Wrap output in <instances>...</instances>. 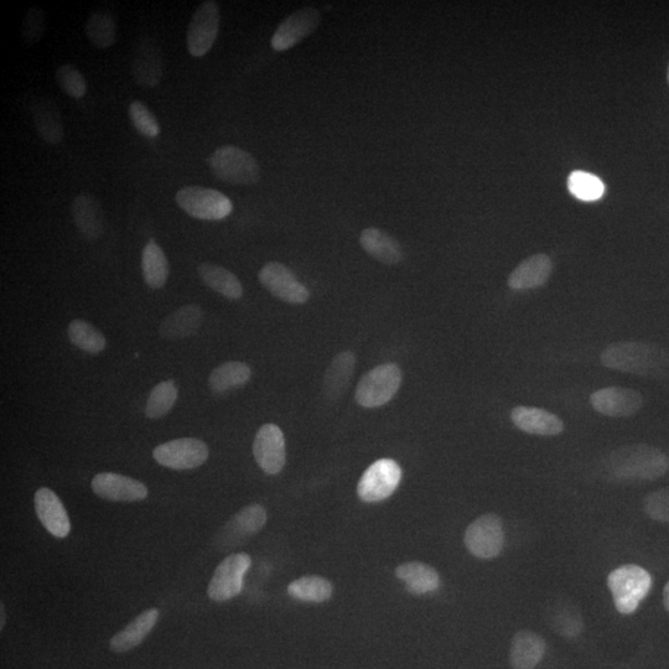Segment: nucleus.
Masks as SVG:
<instances>
[{"label": "nucleus", "instance_id": "16", "mask_svg": "<svg viewBox=\"0 0 669 669\" xmlns=\"http://www.w3.org/2000/svg\"><path fill=\"white\" fill-rule=\"evenodd\" d=\"M164 61L162 50L157 41L148 36L138 41L134 49L132 75L139 86L145 88L157 87L162 82Z\"/></svg>", "mask_w": 669, "mask_h": 669}, {"label": "nucleus", "instance_id": "27", "mask_svg": "<svg viewBox=\"0 0 669 669\" xmlns=\"http://www.w3.org/2000/svg\"><path fill=\"white\" fill-rule=\"evenodd\" d=\"M355 367L354 352L342 351L334 357L324 377V393L330 401H337L345 393L354 376Z\"/></svg>", "mask_w": 669, "mask_h": 669}, {"label": "nucleus", "instance_id": "29", "mask_svg": "<svg viewBox=\"0 0 669 669\" xmlns=\"http://www.w3.org/2000/svg\"><path fill=\"white\" fill-rule=\"evenodd\" d=\"M201 282L228 300L242 298L243 287L236 274L214 263H202L197 267Z\"/></svg>", "mask_w": 669, "mask_h": 669}, {"label": "nucleus", "instance_id": "44", "mask_svg": "<svg viewBox=\"0 0 669 669\" xmlns=\"http://www.w3.org/2000/svg\"><path fill=\"white\" fill-rule=\"evenodd\" d=\"M5 620H7V615H5L4 604L0 605V630L4 629Z\"/></svg>", "mask_w": 669, "mask_h": 669}, {"label": "nucleus", "instance_id": "7", "mask_svg": "<svg viewBox=\"0 0 669 669\" xmlns=\"http://www.w3.org/2000/svg\"><path fill=\"white\" fill-rule=\"evenodd\" d=\"M464 542L474 557L496 558L505 546V531L501 518L495 513H487L477 518L466 530Z\"/></svg>", "mask_w": 669, "mask_h": 669}, {"label": "nucleus", "instance_id": "22", "mask_svg": "<svg viewBox=\"0 0 669 669\" xmlns=\"http://www.w3.org/2000/svg\"><path fill=\"white\" fill-rule=\"evenodd\" d=\"M547 643L532 631H518L513 636L510 663L513 669H534L546 655Z\"/></svg>", "mask_w": 669, "mask_h": 669}, {"label": "nucleus", "instance_id": "45", "mask_svg": "<svg viewBox=\"0 0 669 669\" xmlns=\"http://www.w3.org/2000/svg\"><path fill=\"white\" fill-rule=\"evenodd\" d=\"M668 82H669V66H668Z\"/></svg>", "mask_w": 669, "mask_h": 669}, {"label": "nucleus", "instance_id": "43", "mask_svg": "<svg viewBox=\"0 0 669 669\" xmlns=\"http://www.w3.org/2000/svg\"><path fill=\"white\" fill-rule=\"evenodd\" d=\"M663 605H665V608L669 613V582L666 584L665 590H663Z\"/></svg>", "mask_w": 669, "mask_h": 669}, {"label": "nucleus", "instance_id": "3", "mask_svg": "<svg viewBox=\"0 0 669 669\" xmlns=\"http://www.w3.org/2000/svg\"><path fill=\"white\" fill-rule=\"evenodd\" d=\"M617 611L622 615L634 614L652 588V577L646 569L636 564L622 565L608 578Z\"/></svg>", "mask_w": 669, "mask_h": 669}, {"label": "nucleus", "instance_id": "18", "mask_svg": "<svg viewBox=\"0 0 669 669\" xmlns=\"http://www.w3.org/2000/svg\"><path fill=\"white\" fill-rule=\"evenodd\" d=\"M35 512L41 525L51 536L66 538L71 532V522L64 503L53 490L41 487L34 497Z\"/></svg>", "mask_w": 669, "mask_h": 669}, {"label": "nucleus", "instance_id": "6", "mask_svg": "<svg viewBox=\"0 0 669 669\" xmlns=\"http://www.w3.org/2000/svg\"><path fill=\"white\" fill-rule=\"evenodd\" d=\"M176 204L197 220L220 221L231 215L233 205L226 195L202 186H186L175 196Z\"/></svg>", "mask_w": 669, "mask_h": 669}, {"label": "nucleus", "instance_id": "35", "mask_svg": "<svg viewBox=\"0 0 669 669\" xmlns=\"http://www.w3.org/2000/svg\"><path fill=\"white\" fill-rule=\"evenodd\" d=\"M178 396V386H176L174 380L158 383L148 398L144 411L145 416L149 419H159L167 416L174 408Z\"/></svg>", "mask_w": 669, "mask_h": 669}, {"label": "nucleus", "instance_id": "32", "mask_svg": "<svg viewBox=\"0 0 669 669\" xmlns=\"http://www.w3.org/2000/svg\"><path fill=\"white\" fill-rule=\"evenodd\" d=\"M142 269L145 283L149 288L160 289L167 284L169 278V262L162 247L150 240L142 254Z\"/></svg>", "mask_w": 669, "mask_h": 669}, {"label": "nucleus", "instance_id": "20", "mask_svg": "<svg viewBox=\"0 0 669 669\" xmlns=\"http://www.w3.org/2000/svg\"><path fill=\"white\" fill-rule=\"evenodd\" d=\"M77 230L88 241H96L105 232V214L101 202L90 194L76 197L71 206Z\"/></svg>", "mask_w": 669, "mask_h": 669}, {"label": "nucleus", "instance_id": "28", "mask_svg": "<svg viewBox=\"0 0 669 669\" xmlns=\"http://www.w3.org/2000/svg\"><path fill=\"white\" fill-rule=\"evenodd\" d=\"M398 579H401L409 593L425 595L439 589L440 578L437 570L430 565L420 562L404 563L396 569Z\"/></svg>", "mask_w": 669, "mask_h": 669}, {"label": "nucleus", "instance_id": "5", "mask_svg": "<svg viewBox=\"0 0 669 669\" xmlns=\"http://www.w3.org/2000/svg\"><path fill=\"white\" fill-rule=\"evenodd\" d=\"M402 381L401 368L394 363H383L361 378L356 388V402L365 408L385 406L396 396Z\"/></svg>", "mask_w": 669, "mask_h": 669}, {"label": "nucleus", "instance_id": "42", "mask_svg": "<svg viewBox=\"0 0 669 669\" xmlns=\"http://www.w3.org/2000/svg\"><path fill=\"white\" fill-rule=\"evenodd\" d=\"M645 511L652 520L669 523V487L651 492L645 499Z\"/></svg>", "mask_w": 669, "mask_h": 669}, {"label": "nucleus", "instance_id": "1", "mask_svg": "<svg viewBox=\"0 0 669 669\" xmlns=\"http://www.w3.org/2000/svg\"><path fill=\"white\" fill-rule=\"evenodd\" d=\"M601 362L610 370L631 375L667 380L669 378V351L650 342L624 341L606 347Z\"/></svg>", "mask_w": 669, "mask_h": 669}, {"label": "nucleus", "instance_id": "2", "mask_svg": "<svg viewBox=\"0 0 669 669\" xmlns=\"http://www.w3.org/2000/svg\"><path fill=\"white\" fill-rule=\"evenodd\" d=\"M606 469L616 480L653 481L668 473L669 458L652 445H625L609 455Z\"/></svg>", "mask_w": 669, "mask_h": 669}, {"label": "nucleus", "instance_id": "9", "mask_svg": "<svg viewBox=\"0 0 669 669\" xmlns=\"http://www.w3.org/2000/svg\"><path fill=\"white\" fill-rule=\"evenodd\" d=\"M210 451L202 440L181 438L160 444L153 451L155 461L164 468L193 470L204 465Z\"/></svg>", "mask_w": 669, "mask_h": 669}, {"label": "nucleus", "instance_id": "15", "mask_svg": "<svg viewBox=\"0 0 669 669\" xmlns=\"http://www.w3.org/2000/svg\"><path fill=\"white\" fill-rule=\"evenodd\" d=\"M320 20L318 9L313 7L299 9L279 25L272 38V48L276 51L294 48L318 29Z\"/></svg>", "mask_w": 669, "mask_h": 669}, {"label": "nucleus", "instance_id": "8", "mask_svg": "<svg viewBox=\"0 0 669 669\" xmlns=\"http://www.w3.org/2000/svg\"><path fill=\"white\" fill-rule=\"evenodd\" d=\"M401 480L402 469L396 461L377 460L363 473L357 494L363 502H380L393 495Z\"/></svg>", "mask_w": 669, "mask_h": 669}, {"label": "nucleus", "instance_id": "34", "mask_svg": "<svg viewBox=\"0 0 669 669\" xmlns=\"http://www.w3.org/2000/svg\"><path fill=\"white\" fill-rule=\"evenodd\" d=\"M333 591V584L329 580L315 575L294 580L288 586V594L305 603H324L333 596Z\"/></svg>", "mask_w": 669, "mask_h": 669}, {"label": "nucleus", "instance_id": "39", "mask_svg": "<svg viewBox=\"0 0 669 669\" xmlns=\"http://www.w3.org/2000/svg\"><path fill=\"white\" fill-rule=\"evenodd\" d=\"M56 81L62 91L75 100L85 97L87 93V81L75 66L62 65L56 70Z\"/></svg>", "mask_w": 669, "mask_h": 669}, {"label": "nucleus", "instance_id": "38", "mask_svg": "<svg viewBox=\"0 0 669 669\" xmlns=\"http://www.w3.org/2000/svg\"><path fill=\"white\" fill-rule=\"evenodd\" d=\"M568 189L570 194L582 201H596L601 199L605 193V185L598 176L585 173V171H574L568 178Z\"/></svg>", "mask_w": 669, "mask_h": 669}, {"label": "nucleus", "instance_id": "11", "mask_svg": "<svg viewBox=\"0 0 669 669\" xmlns=\"http://www.w3.org/2000/svg\"><path fill=\"white\" fill-rule=\"evenodd\" d=\"M220 19V5L212 0L202 3L197 8L186 35L191 55L202 57L209 53L219 34Z\"/></svg>", "mask_w": 669, "mask_h": 669}, {"label": "nucleus", "instance_id": "4", "mask_svg": "<svg viewBox=\"0 0 669 669\" xmlns=\"http://www.w3.org/2000/svg\"><path fill=\"white\" fill-rule=\"evenodd\" d=\"M217 179L231 185H253L261 178V169L253 155L241 148L222 147L209 160Z\"/></svg>", "mask_w": 669, "mask_h": 669}, {"label": "nucleus", "instance_id": "37", "mask_svg": "<svg viewBox=\"0 0 669 669\" xmlns=\"http://www.w3.org/2000/svg\"><path fill=\"white\" fill-rule=\"evenodd\" d=\"M267 522V512L261 505H253L242 508L235 517L227 523L228 530L237 532L238 536H253L262 530Z\"/></svg>", "mask_w": 669, "mask_h": 669}, {"label": "nucleus", "instance_id": "36", "mask_svg": "<svg viewBox=\"0 0 669 669\" xmlns=\"http://www.w3.org/2000/svg\"><path fill=\"white\" fill-rule=\"evenodd\" d=\"M86 35L97 49H108L116 43L117 25L110 14L95 13L86 24Z\"/></svg>", "mask_w": 669, "mask_h": 669}, {"label": "nucleus", "instance_id": "31", "mask_svg": "<svg viewBox=\"0 0 669 669\" xmlns=\"http://www.w3.org/2000/svg\"><path fill=\"white\" fill-rule=\"evenodd\" d=\"M251 377L252 370L247 363L228 361L211 372L209 386L212 392L226 393L246 386Z\"/></svg>", "mask_w": 669, "mask_h": 669}, {"label": "nucleus", "instance_id": "41", "mask_svg": "<svg viewBox=\"0 0 669 669\" xmlns=\"http://www.w3.org/2000/svg\"><path fill=\"white\" fill-rule=\"evenodd\" d=\"M45 13L39 7H31L25 13L22 25V36L28 45L38 44L45 35Z\"/></svg>", "mask_w": 669, "mask_h": 669}, {"label": "nucleus", "instance_id": "12", "mask_svg": "<svg viewBox=\"0 0 669 669\" xmlns=\"http://www.w3.org/2000/svg\"><path fill=\"white\" fill-rule=\"evenodd\" d=\"M258 279L269 293L284 303L299 305L307 303L310 298L308 288L282 263H267L259 271Z\"/></svg>", "mask_w": 669, "mask_h": 669}, {"label": "nucleus", "instance_id": "17", "mask_svg": "<svg viewBox=\"0 0 669 669\" xmlns=\"http://www.w3.org/2000/svg\"><path fill=\"white\" fill-rule=\"evenodd\" d=\"M91 487L95 495L112 502L143 501L149 494L143 482L116 473L97 474L92 479Z\"/></svg>", "mask_w": 669, "mask_h": 669}, {"label": "nucleus", "instance_id": "14", "mask_svg": "<svg viewBox=\"0 0 669 669\" xmlns=\"http://www.w3.org/2000/svg\"><path fill=\"white\" fill-rule=\"evenodd\" d=\"M591 406L596 412L611 418L634 416L643 407V397L639 391L625 387H606L590 396Z\"/></svg>", "mask_w": 669, "mask_h": 669}, {"label": "nucleus", "instance_id": "40", "mask_svg": "<svg viewBox=\"0 0 669 669\" xmlns=\"http://www.w3.org/2000/svg\"><path fill=\"white\" fill-rule=\"evenodd\" d=\"M129 118L136 127L137 131L145 138L154 139L160 134L159 123L154 114L150 112L149 108L143 102L134 101L128 108Z\"/></svg>", "mask_w": 669, "mask_h": 669}, {"label": "nucleus", "instance_id": "26", "mask_svg": "<svg viewBox=\"0 0 669 669\" xmlns=\"http://www.w3.org/2000/svg\"><path fill=\"white\" fill-rule=\"evenodd\" d=\"M360 243L368 256L386 266H396L404 257L401 245L378 228H366L361 233Z\"/></svg>", "mask_w": 669, "mask_h": 669}, {"label": "nucleus", "instance_id": "23", "mask_svg": "<svg viewBox=\"0 0 669 669\" xmlns=\"http://www.w3.org/2000/svg\"><path fill=\"white\" fill-rule=\"evenodd\" d=\"M31 114L35 123L36 132L45 143L56 145L64 139V123H62L59 108L48 98H36L31 103Z\"/></svg>", "mask_w": 669, "mask_h": 669}, {"label": "nucleus", "instance_id": "24", "mask_svg": "<svg viewBox=\"0 0 669 669\" xmlns=\"http://www.w3.org/2000/svg\"><path fill=\"white\" fill-rule=\"evenodd\" d=\"M158 609H148L129 624L126 629L119 631L110 641L111 651L126 653L136 648L147 639L159 620Z\"/></svg>", "mask_w": 669, "mask_h": 669}, {"label": "nucleus", "instance_id": "21", "mask_svg": "<svg viewBox=\"0 0 669 669\" xmlns=\"http://www.w3.org/2000/svg\"><path fill=\"white\" fill-rule=\"evenodd\" d=\"M552 271V259L547 254H534L515 268V271L508 277L507 284L516 292L541 288L548 282Z\"/></svg>", "mask_w": 669, "mask_h": 669}, {"label": "nucleus", "instance_id": "25", "mask_svg": "<svg viewBox=\"0 0 669 669\" xmlns=\"http://www.w3.org/2000/svg\"><path fill=\"white\" fill-rule=\"evenodd\" d=\"M202 320H204V311L199 305H184L163 320L159 334L167 340L185 339V337L196 334Z\"/></svg>", "mask_w": 669, "mask_h": 669}, {"label": "nucleus", "instance_id": "19", "mask_svg": "<svg viewBox=\"0 0 669 669\" xmlns=\"http://www.w3.org/2000/svg\"><path fill=\"white\" fill-rule=\"evenodd\" d=\"M512 423L523 433L539 437H556L564 432V423L556 414L537 407L518 406L512 409Z\"/></svg>", "mask_w": 669, "mask_h": 669}, {"label": "nucleus", "instance_id": "33", "mask_svg": "<svg viewBox=\"0 0 669 669\" xmlns=\"http://www.w3.org/2000/svg\"><path fill=\"white\" fill-rule=\"evenodd\" d=\"M67 336L72 345L91 355L100 354L106 349L107 340L100 330L88 321L76 319L67 328Z\"/></svg>", "mask_w": 669, "mask_h": 669}, {"label": "nucleus", "instance_id": "10", "mask_svg": "<svg viewBox=\"0 0 669 669\" xmlns=\"http://www.w3.org/2000/svg\"><path fill=\"white\" fill-rule=\"evenodd\" d=\"M251 564L252 559L246 553L231 554L223 559L216 568L209 589H207L209 598L221 603V601L231 600L240 595L243 589V578Z\"/></svg>", "mask_w": 669, "mask_h": 669}, {"label": "nucleus", "instance_id": "30", "mask_svg": "<svg viewBox=\"0 0 669 669\" xmlns=\"http://www.w3.org/2000/svg\"><path fill=\"white\" fill-rule=\"evenodd\" d=\"M547 621L552 630L565 639H575L584 630L583 616L577 605L567 601H556L548 606Z\"/></svg>", "mask_w": 669, "mask_h": 669}, {"label": "nucleus", "instance_id": "13", "mask_svg": "<svg viewBox=\"0 0 669 669\" xmlns=\"http://www.w3.org/2000/svg\"><path fill=\"white\" fill-rule=\"evenodd\" d=\"M253 455L259 468L268 475H278L284 469L285 438L276 424H264L253 443Z\"/></svg>", "mask_w": 669, "mask_h": 669}]
</instances>
